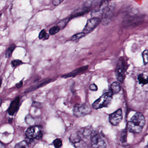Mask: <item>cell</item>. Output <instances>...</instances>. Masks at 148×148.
<instances>
[{"instance_id":"6da1fadb","label":"cell","mask_w":148,"mask_h":148,"mask_svg":"<svg viewBox=\"0 0 148 148\" xmlns=\"http://www.w3.org/2000/svg\"><path fill=\"white\" fill-rule=\"evenodd\" d=\"M145 123L146 121L144 116L141 113H136L128 122L129 130L132 133H140L143 129Z\"/></svg>"},{"instance_id":"7a4b0ae2","label":"cell","mask_w":148,"mask_h":148,"mask_svg":"<svg viewBox=\"0 0 148 148\" xmlns=\"http://www.w3.org/2000/svg\"><path fill=\"white\" fill-rule=\"evenodd\" d=\"M113 95L111 91L104 93L93 103L92 107L95 109H99L108 107L111 103Z\"/></svg>"},{"instance_id":"3957f363","label":"cell","mask_w":148,"mask_h":148,"mask_svg":"<svg viewBox=\"0 0 148 148\" xmlns=\"http://www.w3.org/2000/svg\"><path fill=\"white\" fill-rule=\"evenodd\" d=\"M91 111V107L87 103L76 104L73 109L74 115L77 117L85 116L89 114Z\"/></svg>"},{"instance_id":"277c9868","label":"cell","mask_w":148,"mask_h":148,"mask_svg":"<svg viewBox=\"0 0 148 148\" xmlns=\"http://www.w3.org/2000/svg\"><path fill=\"white\" fill-rule=\"evenodd\" d=\"M26 136L29 140H33L36 139H40L42 136L41 128L40 126H33L27 129Z\"/></svg>"},{"instance_id":"5b68a950","label":"cell","mask_w":148,"mask_h":148,"mask_svg":"<svg viewBox=\"0 0 148 148\" xmlns=\"http://www.w3.org/2000/svg\"><path fill=\"white\" fill-rule=\"evenodd\" d=\"M101 19L98 17H92L87 21L83 32L85 34H89L94 30L101 22Z\"/></svg>"},{"instance_id":"8992f818","label":"cell","mask_w":148,"mask_h":148,"mask_svg":"<svg viewBox=\"0 0 148 148\" xmlns=\"http://www.w3.org/2000/svg\"><path fill=\"white\" fill-rule=\"evenodd\" d=\"M126 65L123 59L121 58L117 64L116 68V74L118 81L122 82L124 80V75L126 71Z\"/></svg>"},{"instance_id":"52a82bcc","label":"cell","mask_w":148,"mask_h":148,"mask_svg":"<svg viewBox=\"0 0 148 148\" xmlns=\"http://www.w3.org/2000/svg\"><path fill=\"white\" fill-rule=\"evenodd\" d=\"M123 119V113L121 109H119L110 115L109 121L112 125L117 126Z\"/></svg>"},{"instance_id":"ba28073f","label":"cell","mask_w":148,"mask_h":148,"mask_svg":"<svg viewBox=\"0 0 148 148\" xmlns=\"http://www.w3.org/2000/svg\"><path fill=\"white\" fill-rule=\"evenodd\" d=\"M92 147L96 148H104L107 147V144L104 140L99 135L95 134L91 139Z\"/></svg>"},{"instance_id":"9c48e42d","label":"cell","mask_w":148,"mask_h":148,"mask_svg":"<svg viewBox=\"0 0 148 148\" xmlns=\"http://www.w3.org/2000/svg\"><path fill=\"white\" fill-rule=\"evenodd\" d=\"M20 97H17L14 101H12L10 103L9 108L8 109V113L10 116H14L19 108L20 103Z\"/></svg>"},{"instance_id":"30bf717a","label":"cell","mask_w":148,"mask_h":148,"mask_svg":"<svg viewBox=\"0 0 148 148\" xmlns=\"http://www.w3.org/2000/svg\"><path fill=\"white\" fill-rule=\"evenodd\" d=\"M90 10L88 8L84 6L82 8H80L77 9L76 10L74 11L73 13L72 14L70 17L71 19V18H74V17L83 15L88 13Z\"/></svg>"},{"instance_id":"8fae6325","label":"cell","mask_w":148,"mask_h":148,"mask_svg":"<svg viewBox=\"0 0 148 148\" xmlns=\"http://www.w3.org/2000/svg\"><path fill=\"white\" fill-rule=\"evenodd\" d=\"M88 66H85V67L80 68L78 69H76L75 70H74L73 72L69 73V74L63 76L62 77H64V78H67V77H73V76H75L77 75L82 72V71H85V70H86L88 69Z\"/></svg>"},{"instance_id":"7c38bea8","label":"cell","mask_w":148,"mask_h":148,"mask_svg":"<svg viewBox=\"0 0 148 148\" xmlns=\"http://www.w3.org/2000/svg\"><path fill=\"white\" fill-rule=\"evenodd\" d=\"M121 85L117 82L113 83L110 86V91L113 94H118L121 91Z\"/></svg>"},{"instance_id":"4fadbf2b","label":"cell","mask_w":148,"mask_h":148,"mask_svg":"<svg viewBox=\"0 0 148 148\" xmlns=\"http://www.w3.org/2000/svg\"><path fill=\"white\" fill-rule=\"evenodd\" d=\"M138 79L140 84L145 85L148 83V76L144 74H140L138 76Z\"/></svg>"},{"instance_id":"5bb4252c","label":"cell","mask_w":148,"mask_h":148,"mask_svg":"<svg viewBox=\"0 0 148 148\" xmlns=\"http://www.w3.org/2000/svg\"><path fill=\"white\" fill-rule=\"evenodd\" d=\"M16 47V46L14 44H12L9 47L8 49L6 51V54H5V57L6 58H9L12 55V53L13 51L15 49Z\"/></svg>"},{"instance_id":"9a60e30c","label":"cell","mask_w":148,"mask_h":148,"mask_svg":"<svg viewBox=\"0 0 148 148\" xmlns=\"http://www.w3.org/2000/svg\"><path fill=\"white\" fill-rule=\"evenodd\" d=\"M49 35L48 34L46 33L45 29L42 30L40 32L39 35V38L40 40L43 39V40H47L49 38Z\"/></svg>"},{"instance_id":"2e32d148","label":"cell","mask_w":148,"mask_h":148,"mask_svg":"<svg viewBox=\"0 0 148 148\" xmlns=\"http://www.w3.org/2000/svg\"><path fill=\"white\" fill-rule=\"evenodd\" d=\"M85 35V34H84L83 32H82V33H78V34L74 35L71 37V40L72 41H78V40H80V39H81V38H82V37H84Z\"/></svg>"},{"instance_id":"e0dca14e","label":"cell","mask_w":148,"mask_h":148,"mask_svg":"<svg viewBox=\"0 0 148 148\" xmlns=\"http://www.w3.org/2000/svg\"><path fill=\"white\" fill-rule=\"evenodd\" d=\"M71 18L70 17L69 18H66V19H63L62 21H60L59 23L57 24V26H59L60 29H63L66 27L68 23L71 20Z\"/></svg>"},{"instance_id":"ac0fdd59","label":"cell","mask_w":148,"mask_h":148,"mask_svg":"<svg viewBox=\"0 0 148 148\" xmlns=\"http://www.w3.org/2000/svg\"><path fill=\"white\" fill-rule=\"evenodd\" d=\"M60 30V28L59 26H57H57H54L49 29V34L51 35H54L58 33Z\"/></svg>"},{"instance_id":"d6986e66","label":"cell","mask_w":148,"mask_h":148,"mask_svg":"<svg viewBox=\"0 0 148 148\" xmlns=\"http://www.w3.org/2000/svg\"><path fill=\"white\" fill-rule=\"evenodd\" d=\"M28 147L27 143L25 141H22L21 142L16 145L15 147L16 148H27Z\"/></svg>"},{"instance_id":"ffe728a7","label":"cell","mask_w":148,"mask_h":148,"mask_svg":"<svg viewBox=\"0 0 148 148\" xmlns=\"http://www.w3.org/2000/svg\"><path fill=\"white\" fill-rule=\"evenodd\" d=\"M53 144L56 148L61 147L62 145V141L60 139H56L53 141Z\"/></svg>"},{"instance_id":"44dd1931","label":"cell","mask_w":148,"mask_h":148,"mask_svg":"<svg viewBox=\"0 0 148 148\" xmlns=\"http://www.w3.org/2000/svg\"><path fill=\"white\" fill-rule=\"evenodd\" d=\"M142 56L144 64H147L148 63V50H146L143 52Z\"/></svg>"},{"instance_id":"7402d4cb","label":"cell","mask_w":148,"mask_h":148,"mask_svg":"<svg viewBox=\"0 0 148 148\" xmlns=\"http://www.w3.org/2000/svg\"><path fill=\"white\" fill-rule=\"evenodd\" d=\"M23 62L19 60H13L11 62V64L13 67H16L19 65L22 64Z\"/></svg>"},{"instance_id":"603a6c76","label":"cell","mask_w":148,"mask_h":148,"mask_svg":"<svg viewBox=\"0 0 148 148\" xmlns=\"http://www.w3.org/2000/svg\"><path fill=\"white\" fill-rule=\"evenodd\" d=\"M64 0H53V3L55 6H58Z\"/></svg>"},{"instance_id":"cb8c5ba5","label":"cell","mask_w":148,"mask_h":148,"mask_svg":"<svg viewBox=\"0 0 148 148\" xmlns=\"http://www.w3.org/2000/svg\"><path fill=\"white\" fill-rule=\"evenodd\" d=\"M90 89L92 90V91H97V85H95V84L93 83V84H91L90 86Z\"/></svg>"},{"instance_id":"d4e9b609","label":"cell","mask_w":148,"mask_h":148,"mask_svg":"<svg viewBox=\"0 0 148 148\" xmlns=\"http://www.w3.org/2000/svg\"><path fill=\"white\" fill-rule=\"evenodd\" d=\"M22 85L23 82L21 81L16 84V87L17 88V89H19L21 87Z\"/></svg>"},{"instance_id":"484cf974","label":"cell","mask_w":148,"mask_h":148,"mask_svg":"<svg viewBox=\"0 0 148 148\" xmlns=\"http://www.w3.org/2000/svg\"><path fill=\"white\" fill-rule=\"evenodd\" d=\"M5 147L3 144L1 142H0V148H4Z\"/></svg>"},{"instance_id":"4316f807","label":"cell","mask_w":148,"mask_h":148,"mask_svg":"<svg viewBox=\"0 0 148 148\" xmlns=\"http://www.w3.org/2000/svg\"><path fill=\"white\" fill-rule=\"evenodd\" d=\"M12 119H9V123H12Z\"/></svg>"},{"instance_id":"83f0119b","label":"cell","mask_w":148,"mask_h":148,"mask_svg":"<svg viewBox=\"0 0 148 148\" xmlns=\"http://www.w3.org/2000/svg\"><path fill=\"white\" fill-rule=\"evenodd\" d=\"M2 83V80L1 79H0V88H1V85Z\"/></svg>"},{"instance_id":"f1b7e54d","label":"cell","mask_w":148,"mask_h":148,"mask_svg":"<svg viewBox=\"0 0 148 148\" xmlns=\"http://www.w3.org/2000/svg\"><path fill=\"white\" fill-rule=\"evenodd\" d=\"M1 100L0 99V106H1Z\"/></svg>"},{"instance_id":"f546056e","label":"cell","mask_w":148,"mask_h":148,"mask_svg":"<svg viewBox=\"0 0 148 148\" xmlns=\"http://www.w3.org/2000/svg\"><path fill=\"white\" fill-rule=\"evenodd\" d=\"M1 14H0V18H1Z\"/></svg>"}]
</instances>
